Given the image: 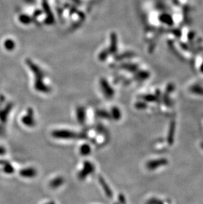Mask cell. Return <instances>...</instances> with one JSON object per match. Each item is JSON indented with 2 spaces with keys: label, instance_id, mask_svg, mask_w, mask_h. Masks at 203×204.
<instances>
[{
  "label": "cell",
  "instance_id": "cell-1",
  "mask_svg": "<svg viewBox=\"0 0 203 204\" xmlns=\"http://www.w3.org/2000/svg\"><path fill=\"white\" fill-rule=\"evenodd\" d=\"M51 136L53 137L60 139H72L81 138L80 135L76 132L68 130H56L52 132Z\"/></svg>",
  "mask_w": 203,
  "mask_h": 204
},
{
  "label": "cell",
  "instance_id": "cell-2",
  "mask_svg": "<svg viewBox=\"0 0 203 204\" xmlns=\"http://www.w3.org/2000/svg\"><path fill=\"white\" fill-rule=\"evenodd\" d=\"M95 171V167L93 163L85 161L83 162L82 169L78 172V178L80 180H85L89 176L93 174Z\"/></svg>",
  "mask_w": 203,
  "mask_h": 204
},
{
  "label": "cell",
  "instance_id": "cell-3",
  "mask_svg": "<svg viewBox=\"0 0 203 204\" xmlns=\"http://www.w3.org/2000/svg\"><path fill=\"white\" fill-rule=\"evenodd\" d=\"M22 122L26 126L31 127L36 125V120L34 118V110L32 108H28L27 110V114L22 118Z\"/></svg>",
  "mask_w": 203,
  "mask_h": 204
},
{
  "label": "cell",
  "instance_id": "cell-4",
  "mask_svg": "<svg viewBox=\"0 0 203 204\" xmlns=\"http://www.w3.org/2000/svg\"><path fill=\"white\" fill-rule=\"evenodd\" d=\"M100 87L104 95L107 98H112L114 95V91L113 90L112 87H111L108 83V81L105 79H102L100 80Z\"/></svg>",
  "mask_w": 203,
  "mask_h": 204
},
{
  "label": "cell",
  "instance_id": "cell-5",
  "mask_svg": "<svg viewBox=\"0 0 203 204\" xmlns=\"http://www.w3.org/2000/svg\"><path fill=\"white\" fill-rule=\"evenodd\" d=\"M168 163V161L166 159H160L152 160L147 163V168L149 170H155L160 167L165 166Z\"/></svg>",
  "mask_w": 203,
  "mask_h": 204
},
{
  "label": "cell",
  "instance_id": "cell-6",
  "mask_svg": "<svg viewBox=\"0 0 203 204\" xmlns=\"http://www.w3.org/2000/svg\"><path fill=\"white\" fill-rule=\"evenodd\" d=\"M20 175L24 178H31L36 177L37 171L33 167H28L22 169L20 171Z\"/></svg>",
  "mask_w": 203,
  "mask_h": 204
},
{
  "label": "cell",
  "instance_id": "cell-7",
  "mask_svg": "<svg viewBox=\"0 0 203 204\" xmlns=\"http://www.w3.org/2000/svg\"><path fill=\"white\" fill-rule=\"evenodd\" d=\"M86 110L83 107H79L76 110V117L79 123L83 124L86 122Z\"/></svg>",
  "mask_w": 203,
  "mask_h": 204
},
{
  "label": "cell",
  "instance_id": "cell-8",
  "mask_svg": "<svg viewBox=\"0 0 203 204\" xmlns=\"http://www.w3.org/2000/svg\"><path fill=\"white\" fill-rule=\"evenodd\" d=\"M98 180H99V183H100V186L102 187L104 192H105L106 195L108 197H112L113 196V192L111 190V189H110L109 186L106 183V180H104V178H102V177H99V178H98Z\"/></svg>",
  "mask_w": 203,
  "mask_h": 204
},
{
  "label": "cell",
  "instance_id": "cell-9",
  "mask_svg": "<svg viewBox=\"0 0 203 204\" xmlns=\"http://www.w3.org/2000/svg\"><path fill=\"white\" fill-rule=\"evenodd\" d=\"M65 182V179L62 177H57L52 179L50 182V186L51 188H57L61 186Z\"/></svg>",
  "mask_w": 203,
  "mask_h": 204
},
{
  "label": "cell",
  "instance_id": "cell-10",
  "mask_svg": "<svg viewBox=\"0 0 203 204\" xmlns=\"http://www.w3.org/2000/svg\"><path fill=\"white\" fill-rule=\"evenodd\" d=\"M79 153L83 156H87L91 153V147L89 144L84 143L81 145L79 149Z\"/></svg>",
  "mask_w": 203,
  "mask_h": 204
},
{
  "label": "cell",
  "instance_id": "cell-11",
  "mask_svg": "<svg viewBox=\"0 0 203 204\" xmlns=\"http://www.w3.org/2000/svg\"><path fill=\"white\" fill-rule=\"evenodd\" d=\"M111 118L115 120H119L121 118V112L118 107H114L111 109Z\"/></svg>",
  "mask_w": 203,
  "mask_h": 204
},
{
  "label": "cell",
  "instance_id": "cell-12",
  "mask_svg": "<svg viewBox=\"0 0 203 204\" xmlns=\"http://www.w3.org/2000/svg\"><path fill=\"white\" fill-rule=\"evenodd\" d=\"M175 129H176V124L172 122L171 123L170 127V130L169 133H168V136H167V141L169 144H172L173 141V136L174 133H175Z\"/></svg>",
  "mask_w": 203,
  "mask_h": 204
},
{
  "label": "cell",
  "instance_id": "cell-13",
  "mask_svg": "<svg viewBox=\"0 0 203 204\" xmlns=\"http://www.w3.org/2000/svg\"><path fill=\"white\" fill-rule=\"evenodd\" d=\"M111 40H112V45H111V50L110 52L111 53H114V52L117 50V38L115 34H112L111 35Z\"/></svg>",
  "mask_w": 203,
  "mask_h": 204
},
{
  "label": "cell",
  "instance_id": "cell-14",
  "mask_svg": "<svg viewBox=\"0 0 203 204\" xmlns=\"http://www.w3.org/2000/svg\"><path fill=\"white\" fill-rule=\"evenodd\" d=\"M191 92H193L196 95H203V88L199 85H194L191 88Z\"/></svg>",
  "mask_w": 203,
  "mask_h": 204
},
{
  "label": "cell",
  "instance_id": "cell-15",
  "mask_svg": "<svg viewBox=\"0 0 203 204\" xmlns=\"http://www.w3.org/2000/svg\"><path fill=\"white\" fill-rule=\"evenodd\" d=\"M96 114L98 117L104 118V119H109L111 118V116H110V114H109L106 111H104V110H102L97 111Z\"/></svg>",
  "mask_w": 203,
  "mask_h": 204
},
{
  "label": "cell",
  "instance_id": "cell-16",
  "mask_svg": "<svg viewBox=\"0 0 203 204\" xmlns=\"http://www.w3.org/2000/svg\"><path fill=\"white\" fill-rule=\"evenodd\" d=\"M143 98H144L145 101H147L149 102H153L156 101V98L154 96L152 95H146L143 97Z\"/></svg>",
  "mask_w": 203,
  "mask_h": 204
},
{
  "label": "cell",
  "instance_id": "cell-17",
  "mask_svg": "<svg viewBox=\"0 0 203 204\" xmlns=\"http://www.w3.org/2000/svg\"><path fill=\"white\" fill-rule=\"evenodd\" d=\"M162 21L164 22H166V23H168V24H170V23H172V19H171V17H169V16H167V15H164L163 17H162L161 18Z\"/></svg>",
  "mask_w": 203,
  "mask_h": 204
},
{
  "label": "cell",
  "instance_id": "cell-18",
  "mask_svg": "<svg viewBox=\"0 0 203 204\" xmlns=\"http://www.w3.org/2000/svg\"><path fill=\"white\" fill-rule=\"evenodd\" d=\"M135 107L138 109H144L147 107V104L143 102H138L136 103Z\"/></svg>",
  "mask_w": 203,
  "mask_h": 204
},
{
  "label": "cell",
  "instance_id": "cell-19",
  "mask_svg": "<svg viewBox=\"0 0 203 204\" xmlns=\"http://www.w3.org/2000/svg\"><path fill=\"white\" fill-rule=\"evenodd\" d=\"M118 200L119 202L121 203V204H125L126 203V200H125V196L123 194H120L118 197Z\"/></svg>",
  "mask_w": 203,
  "mask_h": 204
},
{
  "label": "cell",
  "instance_id": "cell-20",
  "mask_svg": "<svg viewBox=\"0 0 203 204\" xmlns=\"http://www.w3.org/2000/svg\"><path fill=\"white\" fill-rule=\"evenodd\" d=\"M5 153V149L2 147H0V154H3Z\"/></svg>",
  "mask_w": 203,
  "mask_h": 204
},
{
  "label": "cell",
  "instance_id": "cell-21",
  "mask_svg": "<svg viewBox=\"0 0 203 204\" xmlns=\"http://www.w3.org/2000/svg\"><path fill=\"white\" fill-rule=\"evenodd\" d=\"M127 67H128V66H127ZM130 68H131V71H135V69H136L135 67H130ZM125 69H129V67H125Z\"/></svg>",
  "mask_w": 203,
  "mask_h": 204
},
{
  "label": "cell",
  "instance_id": "cell-22",
  "mask_svg": "<svg viewBox=\"0 0 203 204\" xmlns=\"http://www.w3.org/2000/svg\"><path fill=\"white\" fill-rule=\"evenodd\" d=\"M44 204H56V203L54 202H53V201H50V202H46Z\"/></svg>",
  "mask_w": 203,
  "mask_h": 204
},
{
  "label": "cell",
  "instance_id": "cell-23",
  "mask_svg": "<svg viewBox=\"0 0 203 204\" xmlns=\"http://www.w3.org/2000/svg\"><path fill=\"white\" fill-rule=\"evenodd\" d=\"M202 149H203V144H202Z\"/></svg>",
  "mask_w": 203,
  "mask_h": 204
}]
</instances>
